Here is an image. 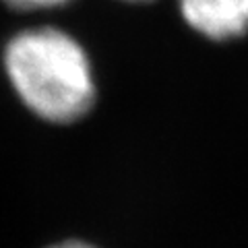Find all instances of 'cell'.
Returning <instances> with one entry per match:
<instances>
[{
  "label": "cell",
  "instance_id": "6da1fadb",
  "mask_svg": "<svg viewBox=\"0 0 248 248\" xmlns=\"http://www.w3.org/2000/svg\"><path fill=\"white\" fill-rule=\"evenodd\" d=\"M4 71L31 112L56 124L83 118L95 102V79L83 46L56 27L17 33L4 48Z\"/></svg>",
  "mask_w": 248,
  "mask_h": 248
},
{
  "label": "cell",
  "instance_id": "7a4b0ae2",
  "mask_svg": "<svg viewBox=\"0 0 248 248\" xmlns=\"http://www.w3.org/2000/svg\"><path fill=\"white\" fill-rule=\"evenodd\" d=\"M180 13L197 33L215 42L248 31V0H180Z\"/></svg>",
  "mask_w": 248,
  "mask_h": 248
},
{
  "label": "cell",
  "instance_id": "3957f363",
  "mask_svg": "<svg viewBox=\"0 0 248 248\" xmlns=\"http://www.w3.org/2000/svg\"><path fill=\"white\" fill-rule=\"evenodd\" d=\"M6 4L15 6V9H54V6L66 4L68 0H4Z\"/></svg>",
  "mask_w": 248,
  "mask_h": 248
},
{
  "label": "cell",
  "instance_id": "277c9868",
  "mask_svg": "<svg viewBox=\"0 0 248 248\" xmlns=\"http://www.w3.org/2000/svg\"><path fill=\"white\" fill-rule=\"evenodd\" d=\"M50 248H97L93 244H87V242H81V240H66V242H60V244H54Z\"/></svg>",
  "mask_w": 248,
  "mask_h": 248
},
{
  "label": "cell",
  "instance_id": "5b68a950",
  "mask_svg": "<svg viewBox=\"0 0 248 248\" xmlns=\"http://www.w3.org/2000/svg\"><path fill=\"white\" fill-rule=\"evenodd\" d=\"M130 2H141V0H130Z\"/></svg>",
  "mask_w": 248,
  "mask_h": 248
}]
</instances>
